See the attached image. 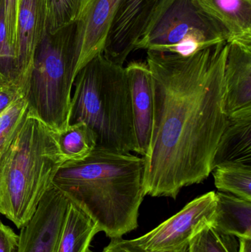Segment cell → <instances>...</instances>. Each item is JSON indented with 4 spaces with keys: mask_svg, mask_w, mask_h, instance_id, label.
I'll return each instance as SVG.
<instances>
[{
    "mask_svg": "<svg viewBox=\"0 0 251 252\" xmlns=\"http://www.w3.org/2000/svg\"><path fill=\"white\" fill-rule=\"evenodd\" d=\"M228 43L190 56L147 50L153 122L145 157L146 195L175 199L212 173L225 128L224 68Z\"/></svg>",
    "mask_w": 251,
    "mask_h": 252,
    "instance_id": "1",
    "label": "cell"
},
{
    "mask_svg": "<svg viewBox=\"0 0 251 252\" xmlns=\"http://www.w3.org/2000/svg\"><path fill=\"white\" fill-rule=\"evenodd\" d=\"M142 157L95 148L84 159L66 161L53 185L81 207L110 238L138 227L145 196Z\"/></svg>",
    "mask_w": 251,
    "mask_h": 252,
    "instance_id": "2",
    "label": "cell"
},
{
    "mask_svg": "<svg viewBox=\"0 0 251 252\" xmlns=\"http://www.w3.org/2000/svg\"><path fill=\"white\" fill-rule=\"evenodd\" d=\"M69 124L84 123L95 133L96 148L137 153L131 93L125 68L96 56L77 74Z\"/></svg>",
    "mask_w": 251,
    "mask_h": 252,
    "instance_id": "3",
    "label": "cell"
},
{
    "mask_svg": "<svg viewBox=\"0 0 251 252\" xmlns=\"http://www.w3.org/2000/svg\"><path fill=\"white\" fill-rule=\"evenodd\" d=\"M65 162L51 130L28 115L0 161V213L22 229L35 214Z\"/></svg>",
    "mask_w": 251,
    "mask_h": 252,
    "instance_id": "4",
    "label": "cell"
},
{
    "mask_svg": "<svg viewBox=\"0 0 251 252\" xmlns=\"http://www.w3.org/2000/svg\"><path fill=\"white\" fill-rule=\"evenodd\" d=\"M74 25L47 32L35 50L32 69L24 87L28 115L52 130L69 126L75 80Z\"/></svg>",
    "mask_w": 251,
    "mask_h": 252,
    "instance_id": "5",
    "label": "cell"
},
{
    "mask_svg": "<svg viewBox=\"0 0 251 252\" xmlns=\"http://www.w3.org/2000/svg\"><path fill=\"white\" fill-rule=\"evenodd\" d=\"M225 28L195 0H170L136 50L190 56L221 42H228Z\"/></svg>",
    "mask_w": 251,
    "mask_h": 252,
    "instance_id": "6",
    "label": "cell"
},
{
    "mask_svg": "<svg viewBox=\"0 0 251 252\" xmlns=\"http://www.w3.org/2000/svg\"><path fill=\"white\" fill-rule=\"evenodd\" d=\"M216 207V192L195 198L157 227L133 240L145 252H173L187 248L193 238L211 224Z\"/></svg>",
    "mask_w": 251,
    "mask_h": 252,
    "instance_id": "7",
    "label": "cell"
},
{
    "mask_svg": "<svg viewBox=\"0 0 251 252\" xmlns=\"http://www.w3.org/2000/svg\"><path fill=\"white\" fill-rule=\"evenodd\" d=\"M170 0H119L103 56L123 66Z\"/></svg>",
    "mask_w": 251,
    "mask_h": 252,
    "instance_id": "8",
    "label": "cell"
},
{
    "mask_svg": "<svg viewBox=\"0 0 251 252\" xmlns=\"http://www.w3.org/2000/svg\"><path fill=\"white\" fill-rule=\"evenodd\" d=\"M119 1L80 0L73 24L75 77L90 61L103 54Z\"/></svg>",
    "mask_w": 251,
    "mask_h": 252,
    "instance_id": "9",
    "label": "cell"
},
{
    "mask_svg": "<svg viewBox=\"0 0 251 252\" xmlns=\"http://www.w3.org/2000/svg\"><path fill=\"white\" fill-rule=\"evenodd\" d=\"M69 198L53 185L21 229L15 252H56Z\"/></svg>",
    "mask_w": 251,
    "mask_h": 252,
    "instance_id": "10",
    "label": "cell"
},
{
    "mask_svg": "<svg viewBox=\"0 0 251 252\" xmlns=\"http://www.w3.org/2000/svg\"><path fill=\"white\" fill-rule=\"evenodd\" d=\"M47 0H20L16 57L18 84L23 88L32 69L38 44L48 32Z\"/></svg>",
    "mask_w": 251,
    "mask_h": 252,
    "instance_id": "11",
    "label": "cell"
},
{
    "mask_svg": "<svg viewBox=\"0 0 251 252\" xmlns=\"http://www.w3.org/2000/svg\"><path fill=\"white\" fill-rule=\"evenodd\" d=\"M131 93L137 154L145 157L150 149L153 122L151 73L147 62H131L125 68Z\"/></svg>",
    "mask_w": 251,
    "mask_h": 252,
    "instance_id": "12",
    "label": "cell"
},
{
    "mask_svg": "<svg viewBox=\"0 0 251 252\" xmlns=\"http://www.w3.org/2000/svg\"><path fill=\"white\" fill-rule=\"evenodd\" d=\"M227 116L251 108V49L237 43H228L224 68Z\"/></svg>",
    "mask_w": 251,
    "mask_h": 252,
    "instance_id": "13",
    "label": "cell"
},
{
    "mask_svg": "<svg viewBox=\"0 0 251 252\" xmlns=\"http://www.w3.org/2000/svg\"><path fill=\"white\" fill-rule=\"evenodd\" d=\"M230 163L251 164V108L227 116L226 125L214 154L212 171Z\"/></svg>",
    "mask_w": 251,
    "mask_h": 252,
    "instance_id": "14",
    "label": "cell"
},
{
    "mask_svg": "<svg viewBox=\"0 0 251 252\" xmlns=\"http://www.w3.org/2000/svg\"><path fill=\"white\" fill-rule=\"evenodd\" d=\"M199 6L222 25L228 43L251 49V0H195Z\"/></svg>",
    "mask_w": 251,
    "mask_h": 252,
    "instance_id": "15",
    "label": "cell"
},
{
    "mask_svg": "<svg viewBox=\"0 0 251 252\" xmlns=\"http://www.w3.org/2000/svg\"><path fill=\"white\" fill-rule=\"evenodd\" d=\"M213 227L238 238H251V201L226 192H216Z\"/></svg>",
    "mask_w": 251,
    "mask_h": 252,
    "instance_id": "16",
    "label": "cell"
},
{
    "mask_svg": "<svg viewBox=\"0 0 251 252\" xmlns=\"http://www.w3.org/2000/svg\"><path fill=\"white\" fill-rule=\"evenodd\" d=\"M98 232L94 220L69 199L56 252H90L91 241Z\"/></svg>",
    "mask_w": 251,
    "mask_h": 252,
    "instance_id": "17",
    "label": "cell"
},
{
    "mask_svg": "<svg viewBox=\"0 0 251 252\" xmlns=\"http://www.w3.org/2000/svg\"><path fill=\"white\" fill-rule=\"evenodd\" d=\"M51 133L66 162L84 159L97 146L95 133L84 123L69 124L61 130H51Z\"/></svg>",
    "mask_w": 251,
    "mask_h": 252,
    "instance_id": "18",
    "label": "cell"
},
{
    "mask_svg": "<svg viewBox=\"0 0 251 252\" xmlns=\"http://www.w3.org/2000/svg\"><path fill=\"white\" fill-rule=\"evenodd\" d=\"M212 173L215 187L220 192L251 201V164H222L213 169Z\"/></svg>",
    "mask_w": 251,
    "mask_h": 252,
    "instance_id": "19",
    "label": "cell"
},
{
    "mask_svg": "<svg viewBox=\"0 0 251 252\" xmlns=\"http://www.w3.org/2000/svg\"><path fill=\"white\" fill-rule=\"evenodd\" d=\"M28 115V104L25 95L0 115V161L19 134Z\"/></svg>",
    "mask_w": 251,
    "mask_h": 252,
    "instance_id": "20",
    "label": "cell"
},
{
    "mask_svg": "<svg viewBox=\"0 0 251 252\" xmlns=\"http://www.w3.org/2000/svg\"><path fill=\"white\" fill-rule=\"evenodd\" d=\"M237 247L235 237L209 224L192 239L187 252H237Z\"/></svg>",
    "mask_w": 251,
    "mask_h": 252,
    "instance_id": "21",
    "label": "cell"
},
{
    "mask_svg": "<svg viewBox=\"0 0 251 252\" xmlns=\"http://www.w3.org/2000/svg\"><path fill=\"white\" fill-rule=\"evenodd\" d=\"M0 84H18L17 58L7 35L4 0H0Z\"/></svg>",
    "mask_w": 251,
    "mask_h": 252,
    "instance_id": "22",
    "label": "cell"
},
{
    "mask_svg": "<svg viewBox=\"0 0 251 252\" xmlns=\"http://www.w3.org/2000/svg\"><path fill=\"white\" fill-rule=\"evenodd\" d=\"M48 33L53 34L75 23L80 0H47Z\"/></svg>",
    "mask_w": 251,
    "mask_h": 252,
    "instance_id": "23",
    "label": "cell"
},
{
    "mask_svg": "<svg viewBox=\"0 0 251 252\" xmlns=\"http://www.w3.org/2000/svg\"><path fill=\"white\" fill-rule=\"evenodd\" d=\"M20 0H4V21L9 41L16 53L18 33V13ZM17 58V57H16Z\"/></svg>",
    "mask_w": 251,
    "mask_h": 252,
    "instance_id": "24",
    "label": "cell"
},
{
    "mask_svg": "<svg viewBox=\"0 0 251 252\" xmlns=\"http://www.w3.org/2000/svg\"><path fill=\"white\" fill-rule=\"evenodd\" d=\"M23 95V88L18 84H0V115Z\"/></svg>",
    "mask_w": 251,
    "mask_h": 252,
    "instance_id": "25",
    "label": "cell"
},
{
    "mask_svg": "<svg viewBox=\"0 0 251 252\" xmlns=\"http://www.w3.org/2000/svg\"><path fill=\"white\" fill-rule=\"evenodd\" d=\"M187 248L173 252H187ZM102 252H145L141 250L133 240H125L122 238H111V242L105 247Z\"/></svg>",
    "mask_w": 251,
    "mask_h": 252,
    "instance_id": "26",
    "label": "cell"
},
{
    "mask_svg": "<svg viewBox=\"0 0 251 252\" xmlns=\"http://www.w3.org/2000/svg\"><path fill=\"white\" fill-rule=\"evenodd\" d=\"M19 235L0 220V252H15Z\"/></svg>",
    "mask_w": 251,
    "mask_h": 252,
    "instance_id": "27",
    "label": "cell"
},
{
    "mask_svg": "<svg viewBox=\"0 0 251 252\" xmlns=\"http://www.w3.org/2000/svg\"><path fill=\"white\" fill-rule=\"evenodd\" d=\"M240 239V250L238 252H251V238H242Z\"/></svg>",
    "mask_w": 251,
    "mask_h": 252,
    "instance_id": "28",
    "label": "cell"
}]
</instances>
